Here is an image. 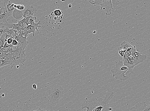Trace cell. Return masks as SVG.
<instances>
[{
	"instance_id": "obj_36",
	"label": "cell",
	"mask_w": 150,
	"mask_h": 111,
	"mask_svg": "<svg viewBox=\"0 0 150 111\" xmlns=\"http://www.w3.org/2000/svg\"><path fill=\"white\" fill-rule=\"evenodd\" d=\"M6 59L5 56H0V60H4Z\"/></svg>"
},
{
	"instance_id": "obj_25",
	"label": "cell",
	"mask_w": 150,
	"mask_h": 111,
	"mask_svg": "<svg viewBox=\"0 0 150 111\" xmlns=\"http://www.w3.org/2000/svg\"><path fill=\"white\" fill-rule=\"evenodd\" d=\"M7 41L2 35L1 37L0 38V49L4 47Z\"/></svg>"
},
{
	"instance_id": "obj_11",
	"label": "cell",
	"mask_w": 150,
	"mask_h": 111,
	"mask_svg": "<svg viewBox=\"0 0 150 111\" xmlns=\"http://www.w3.org/2000/svg\"><path fill=\"white\" fill-rule=\"evenodd\" d=\"M37 11L36 8L35 7L31 6H28L23 11V16L24 18L33 16L34 14L36 13Z\"/></svg>"
},
{
	"instance_id": "obj_13",
	"label": "cell",
	"mask_w": 150,
	"mask_h": 111,
	"mask_svg": "<svg viewBox=\"0 0 150 111\" xmlns=\"http://www.w3.org/2000/svg\"><path fill=\"white\" fill-rule=\"evenodd\" d=\"M16 4L15 1H6L4 3L5 8L8 13L9 16L12 15L13 12L15 9V5Z\"/></svg>"
},
{
	"instance_id": "obj_4",
	"label": "cell",
	"mask_w": 150,
	"mask_h": 111,
	"mask_svg": "<svg viewBox=\"0 0 150 111\" xmlns=\"http://www.w3.org/2000/svg\"><path fill=\"white\" fill-rule=\"evenodd\" d=\"M64 95L63 89L59 86L56 85L49 90L48 98L50 102L55 104L59 102Z\"/></svg>"
},
{
	"instance_id": "obj_10",
	"label": "cell",
	"mask_w": 150,
	"mask_h": 111,
	"mask_svg": "<svg viewBox=\"0 0 150 111\" xmlns=\"http://www.w3.org/2000/svg\"><path fill=\"white\" fill-rule=\"evenodd\" d=\"M36 108L35 104L30 100H27L20 107V111H35Z\"/></svg>"
},
{
	"instance_id": "obj_18",
	"label": "cell",
	"mask_w": 150,
	"mask_h": 111,
	"mask_svg": "<svg viewBox=\"0 0 150 111\" xmlns=\"http://www.w3.org/2000/svg\"><path fill=\"white\" fill-rule=\"evenodd\" d=\"M133 46H132L129 43L123 41V42L121 44L120 47L121 50L126 51L129 48L133 47Z\"/></svg>"
},
{
	"instance_id": "obj_28",
	"label": "cell",
	"mask_w": 150,
	"mask_h": 111,
	"mask_svg": "<svg viewBox=\"0 0 150 111\" xmlns=\"http://www.w3.org/2000/svg\"><path fill=\"white\" fill-rule=\"evenodd\" d=\"M15 9L19 11H23L25 8V7L23 5L21 4L17 5L16 4L15 5Z\"/></svg>"
},
{
	"instance_id": "obj_21",
	"label": "cell",
	"mask_w": 150,
	"mask_h": 111,
	"mask_svg": "<svg viewBox=\"0 0 150 111\" xmlns=\"http://www.w3.org/2000/svg\"><path fill=\"white\" fill-rule=\"evenodd\" d=\"M13 29L20 32L23 29V28L21 26V21H18L17 24H13Z\"/></svg>"
},
{
	"instance_id": "obj_16",
	"label": "cell",
	"mask_w": 150,
	"mask_h": 111,
	"mask_svg": "<svg viewBox=\"0 0 150 111\" xmlns=\"http://www.w3.org/2000/svg\"><path fill=\"white\" fill-rule=\"evenodd\" d=\"M16 31L17 30L13 29V28H6L5 30L4 33L10 36L13 39H15Z\"/></svg>"
},
{
	"instance_id": "obj_26",
	"label": "cell",
	"mask_w": 150,
	"mask_h": 111,
	"mask_svg": "<svg viewBox=\"0 0 150 111\" xmlns=\"http://www.w3.org/2000/svg\"><path fill=\"white\" fill-rule=\"evenodd\" d=\"M13 39L12 38H8L6 42L4 47H9V46H12V43Z\"/></svg>"
},
{
	"instance_id": "obj_34",
	"label": "cell",
	"mask_w": 150,
	"mask_h": 111,
	"mask_svg": "<svg viewBox=\"0 0 150 111\" xmlns=\"http://www.w3.org/2000/svg\"><path fill=\"white\" fill-rule=\"evenodd\" d=\"M144 111H150V104L146 105Z\"/></svg>"
},
{
	"instance_id": "obj_5",
	"label": "cell",
	"mask_w": 150,
	"mask_h": 111,
	"mask_svg": "<svg viewBox=\"0 0 150 111\" xmlns=\"http://www.w3.org/2000/svg\"><path fill=\"white\" fill-rule=\"evenodd\" d=\"M88 1L95 6H100L101 10L105 11L106 12V15H110L112 14L113 9L111 0H90Z\"/></svg>"
},
{
	"instance_id": "obj_19",
	"label": "cell",
	"mask_w": 150,
	"mask_h": 111,
	"mask_svg": "<svg viewBox=\"0 0 150 111\" xmlns=\"http://www.w3.org/2000/svg\"><path fill=\"white\" fill-rule=\"evenodd\" d=\"M22 49L21 48V45L20 44L17 46H12L11 48L10 52L13 53H20L21 51H22Z\"/></svg>"
},
{
	"instance_id": "obj_22",
	"label": "cell",
	"mask_w": 150,
	"mask_h": 111,
	"mask_svg": "<svg viewBox=\"0 0 150 111\" xmlns=\"http://www.w3.org/2000/svg\"><path fill=\"white\" fill-rule=\"evenodd\" d=\"M11 63L9 59L6 58L4 60H0V68L6 65L10 66Z\"/></svg>"
},
{
	"instance_id": "obj_30",
	"label": "cell",
	"mask_w": 150,
	"mask_h": 111,
	"mask_svg": "<svg viewBox=\"0 0 150 111\" xmlns=\"http://www.w3.org/2000/svg\"><path fill=\"white\" fill-rule=\"evenodd\" d=\"M54 14L56 16H60L62 15V12L60 10H56L54 11Z\"/></svg>"
},
{
	"instance_id": "obj_24",
	"label": "cell",
	"mask_w": 150,
	"mask_h": 111,
	"mask_svg": "<svg viewBox=\"0 0 150 111\" xmlns=\"http://www.w3.org/2000/svg\"><path fill=\"white\" fill-rule=\"evenodd\" d=\"M9 16H0V24L8 23L6 19Z\"/></svg>"
},
{
	"instance_id": "obj_15",
	"label": "cell",
	"mask_w": 150,
	"mask_h": 111,
	"mask_svg": "<svg viewBox=\"0 0 150 111\" xmlns=\"http://www.w3.org/2000/svg\"><path fill=\"white\" fill-rule=\"evenodd\" d=\"M13 27V24H10L8 23L0 24V38L2 35L4 33L5 30L6 28H12Z\"/></svg>"
},
{
	"instance_id": "obj_7",
	"label": "cell",
	"mask_w": 150,
	"mask_h": 111,
	"mask_svg": "<svg viewBox=\"0 0 150 111\" xmlns=\"http://www.w3.org/2000/svg\"><path fill=\"white\" fill-rule=\"evenodd\" d=\"M97 103V99L95 98L87 100L82 105L81 111H93Z\"/></svg>"
},
{
	"instance_id": "obj_27",
	"label": "cell",
	"mask_w": 150,
	"mask_h": 111,
	"mask_svg": "<svg viewBox=\"0 0 150 111\" xmlns=\"http://www.w3.org/2000/svg\"><path fill=\"white\" fill-rule=\"evenodd\" d=\"M11 46L9 47H4L0 49V52L8 53L10 52Z\"/></svg>"
},
{
	"instance_id": "obj_2",
	"label": "cell",
	"mask_w": 150,
	"mask_h": 111,
	"mask_svg": "<svg viewBox=\"0 0 150 111\" xmlns=\"http://www.w3.org/2000/svg\"><path fill=\"white\" fill-rule=\"evenodd\" d=\"M25 52V50L22 49L20 53L10 52L6 53V58L9 59L11 63L9 66L12 69L13 67L18 65L20 63L24 65V63L26 60Z\"/></svg>"
},
{
	"instance_id": "obj_29",
	"label": "cell",
	"mask_w": 150,
	"mask_h": 111,
	"mask_svg": "<svg viewBox=\"0 0 150 111\" xmlns=\"http://www.w3.org/2000/svg\"><path fill=\"white\" fill-rule=\"evenodd\" d=\"M19 44H20V43L19 41L16 40V39H14L12 43V46H16L18 45Z\"/></svg>"
},
{
	"instance_id": "obj_20",
	"label": "cell",
	"mask_w": 150,
	"mask_h": 111,
	"mask_svg": "<svg viewBox=\"0 0 150 111\" xmlns=\"http://www.w3.org/2000/svg\"><path fill=\"white\" fill-rule=\"evenodd\" d=\"M26 30L28 32V33L29 34L33 33V36H34V34L35 31H37L38 32L39 31L38 29H37V28L33 26H28L26 28Z\"/></svg>"
},
{
	"instance_id": "obj_32",
	"label": "cell",
	"mask_w": 150,
	"mask_h": 111,
	"mask_svg": "<svg viewBox=\"0 0 150 111\" xmlns=\"http://www.w3.org/2000/svg\"><path fill=\"white\" fill-rule=\"evenodd\" d=\"M21 21V26H22V27L24 28V29H26V28L28 26V25L27 24V23H24L23 22H22V21Z\"/></svg>"
},
{
	"instance_id": "obj_12",
	"label": "cell",
	"mask_w": 150,
	"mask_h": 111,
	"mask_svg": "<svg viewBox=\"0 0 150 111\" xmlns=\"http://www.w3.org/2000/svg\"><path fill=\"white\" fill-rule=\"evenodd\" d=\"M27 37H23L20 32L17 31H16V38L15 39L19 41L21 48L23 50H24L29 43L27 40Z\"/></svg>"
},
{
	"instance_id": "obj_35",
	"label": "cell",
	"mask_w": 150,
	"mask_h": 111,
	"mask_svg": "<svg viewBox=\"0 0 150 111\" xmlns=\"http://www.w3.org/2000/svg\"><path fill=\"white\" fill-rule=\"evenodd\" d=\"M7 53L0 52V56H5V57ZM6 58V57H5Z\"/></svg>"
},
{
	"instance_id": "obj_1",
	"label": "cell",
	"mask_w": 150,
	"mask_h": 111,
	"mask_svg": "<svg viewBox=\"0 0 150 111\" xmlns=\"http://www.w3.org/2000/svg\"><path fill=\"white\" fill-rule=\"evenodd\" d=\"M128 70V68L124 65L123 61L119 60L115 62V66L110 70L113 77L116 79L125 81L128 79V77L125 75Z\"/></svg>"
},
{
	"instance_id": "obj_37",
	"label": "cell",
	"mask_w": 150,
	"mask_h": 111,
	"mask_svg": "<svg viewBox=\"0 0 150 111\" xmlns=\"http://www.w3.org/2000/svg\"><path fill=\"white\" fill-rule=\"evenodd\" d=\"M33 87L34 89H37V85L34 84L33 85Z\"/></svg>"
},
{
	"instance_id": "obj_31",
	"label": "cell",
	"mask_w": 150,
	"mask_h": 111,
	"mask_svg": "<svg viewBox=\"0 0 150 111\" xmlns=\"http://www.w3.org/2000/svg\"><path fill=\"white\" fill-rule=\"evenodd\" d=\"M31 17V16L24 18H23V19L21 20V21H22V22L27 23L28 20H29Z\"/></svg>"
},
{
	"instance_id": "obj_6",
	"label": "cell",
	"mask_w": 150,
	"mask_h": 111,
	"mask_svg": "<svg viewBox=\"0 0 150 111\" xmlns=\"http://www.w3.org/2000/svg\"><path fill=\"white\" fill-rule=\"evenodd\" d=\"M123 62L124 65L128 68V70L125 75L133 74H134L133 69L135 66L137 65L134 61L132 60L127 53L125 52L123 57Z\"/></svg>"
},
{
	"instance_id": "obj_14",
	"label": "cell",
	"mask_w": 150,
	"mask_h": 111,
	"mask_svg": "<svg viewBox=\"0 0 150 111\" xmlns=\"http://www.w3.org/2000/svg\"><path fill=\"white\" fill-rule=\"evenodd\" d=\"M146 105L147 104L144 102H139L134 107H132L130 111H144Z\"/></svg>"
},
{
	"instance_id": "obj_9",
	"label": "cell",
	"mask_w": 150,
	"mask_h": 111,
	"mask_svg": "<svg viewBox=\"0 0 150 111\" xmlns=\"http://www.w3.org/2000/svg\"><path fill=\"white\" fill-rule=\"evenodd\" d=\"M128 55L130 57L131 59L134 61L137 65L139 63L143 62L147 58V56H146L142 55L140 52L137 51L131 55Z\"/></svg>"
},
{
	"instance_id": "obj_3",
	"label": "cell",
	"mask_w": 150,
	"mask_h": 111,
	"mask_svg": "<svg viewBox=\"0 0 150 111\" xmlns=\"http://www.w3.org/2000/svg\"><path fill=\"white\" fill-rule=\"evenodd\" d=\"M113 92H110L107 94L104 98H96L98 105L95 107L93 111H111L113 109L109 106V102L114 96Z\"/></svg>"
},
{
	"instance_id": "obj_38",
	"label": "cell",
	"mask_w": 150,
	"mask_h": 111,
	"mask_svg": "<svg viewBox=\"0 0 150 111\" xmlns=\"http://www.w3.org/2000/svg\"><path fill=\"white\" fill-rule=\"evenodd\" d=\"M4 95H5L4 94H2V95H1V96H2V97H4V96H3Z\"/></svg>"
},
{
	"instance_id": "obj_23",
	"label": "cell",
	"mask_w": 150,
	"mask_h": 111,
	"mask_svg": "<svg viewBox=\"0 0 150 111\" xmlns=\"http://www.w3.org/2000/svg\"><path fill=\"white\" fill-rule=\"evenodd\" d=\"M37 17H34L33 16H31L28 20L27 23L28 26H31L33 25L35 23V20L37 19Z\"/></svg>"
},
{
	"instance_id": "obj_8",
	"label": "cell",
	"mask_w": 150,
	"mask_h": 111,
	"mask_svg": "<svg viewBox=\"0 0 150 111\" xmlns=\"http://www.w3.org/2000/svg\"><path fill=\"white\" fill-rule=\"evenodd\" d=\"M113 10H115L118 13L120 14L123 12L127 5V1H112Z\"/></svg>"
},
{
	"instance_id": "obj_17",
	"label": "cell",
	"mask_w": 150,
	"mask_h": 111,
	"mask_svg": "<svg viewBox=\"0 0 150 111\" xmlns=\"http://www.w3.org/2000/svg\"><path fill=\"white\" fill-rule=\"evenodd\" d=\"M12 16L15 19H19L23 17V11H20L15 9L13 12Z\"/></svg>"
},
{
	"instance_id": "obj_33",
	"label": "cell",
	"mask_w": 150,
	"mask_h": 111,
	"mask_svg": "<svg viewBox=\"0 0 150 111\" xmlns=\"http://www.w3.org/2000/svg\"><path fill=\"white\" fill-rule=\"evenodd\" d=\"M119 54L122 57H123L125 53V51L124 50H121L119 51Z\"/></svg>"
}]
</instances>
